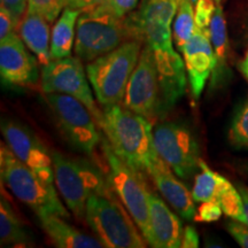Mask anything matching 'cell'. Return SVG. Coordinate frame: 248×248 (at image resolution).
<instances>
[{
    "mask_svg": "<svg viewBox=\"0 0 248 248\" xmlns=\"http://www.w3.org/2000/svg\"><path fill=\"white\" fill-rule=\"evenodd\" d=\"M98 124L113 151L132 168L148 172L160 157L154 145L153 123L146 117L114 105L104 107Z\"/></svg>",
    "mask_w": 248,
    "mask_h": 248,
    "instance_id": "cell-1",
    "label": "cell"
},
{
    "mask_svg": "<svg viewBox=\"0 0 248 248\" xmlns=\"http://www.w3.org/2000/svg\"><path fill=\"white\" fill-rule=\"evenodd\" d=\"M113 188L93 193L85 209V221L107 248H144L147 241Z\"/></svg>",
    "mask_w": 248,
    "mask_h": 248,
    "instance_id": "cell-2",
    "label": "cell"
},
{
    "mask_svg": "<svg viewBox=\"0 0 248 248\" xmlns=\"http://www.w3.org/2000/svg\"><path fill=\"white\" fill-rule=\"evenodd\" d=\"M142 46L140 40H128L86 64L90 84L99 104L104 107L122 105L126 85L137 66Z\"/></svg>",
    "mask_w": 248,
    "mask_h": 248,
    "instance_id": "cell-3",
    "label": "cell"
},
{
    "mask_svg": "<svg viewBox=\"0 0 248 248\" xmlns=\"http://www.w3.org/2000/svg\"><path fill=\"white\" fill-rule=\"evenodd\" d=\"M1 178L18 200L29 206L37 217L55 215L68 219L70 214L60 201L53 183H48L18 160L11 148L1 145Z\"/></svg>",
    "mask_w": 248,
    "mask_h": 248,
    "instance_id": "cell-4",
    "label": "cell"
},
{
    "mask_svg": "<svg viewBox=\"0 0 248 248\" xmlns=\"http://www.w3.org/2000/svg\"><path fill=\"white\" fill-rule=\"evenodd\" d=\"M51 153L59 193L77 218H85L89 198L93 193H104L111 188L107 173L105 175L88 160L74 159L55 151Z\"/></svg>",
    "mask_w": 248,
    "mask_h": 248,
    "instance_id": "cell-5",
    "label": "cell"
},
{
    "mask_svg": "<svg viewBox=\"0 0 248 248\" xmlns=\"http://www.w3.org/2000/svg\"><path fill=\"white\" fill-rule=\"evenodd\" d=\"M131 39L125 17H117L97 4L79 15L74 51L77 58L89 63Z\"/></svg>",
    "mask_w": 248,
    "mask_h": 248,
    "instance_id": "cell-6",
    "label": "cell"
},
{
    "mask_svg": "<svg viewBox=\"0 0 248 248\" xmlns=\"http://www.w3.org/2000/svg\"><path fill=\"white\" fill-rule=\"evenodd\" d=\"M102 151L107 161V177L110 187L128 210L147 244L152 246L150 222V193L139 170L130 167L110 147L107 140L102 141Z\"/></svg>",
    "mask_w": 248,
    "mask_h": 248,
    "instance_id": "cell-7",
    "label": "cell"
},
{
    "mask_svg": "<svg viewBox=\"0 0 248 248\" xmlns=\"http://www.w3.org/2000/svg\"><path fill=\"white\" fill-rule=\"evenodd\" d=\"M46 101L63 137L76 150L92 155L100 141L95 117L78 99L62 93H46Z\"/></svg>",
    "mask_w": 248,
    "mask_h": 248,
    "instance_id": "cell-8",
    "label": "cell"
},
{
    "mask_svg": "<svg viewBox=\"0 0 248 248\" xmlns=\"http://www.w3.org/2000/svg\"><path fill=\"white\" fill-rule=\"evenodd\" d=\"M159 156L181 179H188L200 169V147L193 132L185 124L164 122L153 131Z\"/></svg>",
    "mask_w": 248,
    "mask_h": 248,
    "instance_id": "cell-9",
    "label": "cell"
},
{
    "mask_svg": "<svg viewBox=\"0 0 248 248\" xmlns=\"http://www.w3.org/2000/svg\"><path fill=\"white\" fill-rule=\"evenodd\" d=\"M122 106L154 123L164 116L162 93L153 51L144 44L138 63L126 85Z\"/></svg>",
    "mask_w": 248,
    "mask_h": 248,
    "instance_id": "cell-10",
    "label": "cell"
},
{
    "mask_svg": "<svg viewBox=\"0 0 248 248\" xmlns=\"http://www.w3.org/2000/svg\"><path fill=\"white\" fill-rule=\"evenodd\" d=\"M82 60L77 57L52 59L43 66L40 83L45 93H62L78 99L95 117L97 123L101 117L90 88L86 69Z\"/></svg>",
    "mask_w": 248,
    "mask_h": 248,
    "instance_id": "cell-11",
    "label": "cell"
},
{
    "mask_svg": "<svg viewBox=\"0 0 248 248\" xmlns=\"http://www.w3.org/2000/svg\"><path fill=\"white\" fill-rule=\"evenodd\" d=\"M1 133L7 146L18 160L26 163L44 181L54 182L52 153L28 126L16 121L2 120Z\"/></svg>",
    "mask_w": 248,
    "mask_h": 248,
    "instance_id": "cell-12",
    "label": "cell"
},
{
    "mask_svg": "<svg viewBox=\"0 0 248 248\" xmlns=\"http://www.w3.org/2000/svg\"><path fill=\"white\" fill-rule=\"evenodd\" d=\"M27 47L16 32L0 39V76L4 84L11 86L37 84L39 61Z\"/></svg>",
    "mask_w": 248,
    "mask_h": 248,
    "instance_id": "cell-13",
    "label": "cell"
},
{
    "mask_svg": "<svg viewBox=\"0 0 248 248\" xmlns=\"http://www.w3.org/2000/svg\"><path fill=\"white\" fill-rule=\"evenodd\" d=\"M153 51L162 93L163 111L167 114L183 97L187 77L184 59L175 51L172 40L148 45Z\"/></svg>",
    "mask_w": 248,
    "mask_h": 248,
    "instance_id": "cell-14",
    "label": "cell"
},
{
    "mask_svg": "<svg viewBox=\"0 0 248 248\" xmlns=\"http://www.w3.org/2000/svg\"><path fill=\"white\" fill-rule=\"evenodd\" d=\"M181 53L185 62L192 94L195 99H199L216 64L209 30L197 27Z\"/></svg>",
    "mask_w": 248,
    "mask_h": 248,
    "instance_id": "cell-15",
    "label": "cell"
},
{
    "mask_svg": "<svg viewBox=\"0 0 248 248\" xmlns=\"http://www.w3.org/2000/svg\"><path fill=\"white\" fill-rule=\"evenodd\" d=\"M148 175L153 179L155 186L162 197L168 201L176 213L186 221L194 219L197 208L192 192L188 191L184 183L172 171V169L159 157L151 169Z\"/></svg>",
    "mask_w": 248,
    "mask_h": 248,
    "instance_id": "cell-16",
    "label": "cell"
},
{
    "mask_svg": "<svg viewBox=\"0 0 248 248\" xmlns=\"http://www.w3.org/2000/svg\"><path fill=\"white\" fill-rule=\"evenodd\" d=\"M150 222L153 238L152 247H182V238L184 233L183 223L154 192L150 193Z\"/></svg>",
    "mask_w": 248,
    "mask_h": 248,
    "instance_id": "cell-17",
    "label": "cell"
},
{
    "mask_svg": "<svg viewBox=\"0 0 248 248\" xmlns=\"http://www.w3.org/2000/svg\"><path fill=\"white\" fill-rule=\"evenodd\" d=\"M40 226L57 247L60 248H102L104 244L75 226L70 225L66 218L55 215L39 216Z\"/></svg>",
    "mask_w": 248,
    "mask_h": 248,
    "instance_id": "cell-18",
    "label": "cell"
},
{
    "mask_svg": "<svg viewBox=\"0 0 248 248\" xmlns=\"http://www.w3.org/2000/svg\"><path fill=\"white\" fill-rule=\"evenodd\" d=\"M209 37L212 40L214 53H215L216 64L212 74V84L210 88L216 89L219 85L225 84L230 75V69L228 67L229 60V36L228 27L223 8L217 5L212 21L209 24Z\"/></svg>",
    "mask_w": 248,
    "mask_h": 248,
    "instance_id": "cell-19",
    "label": "cell"
},
{
    "mask_svg": "<svg viewBox=\"0 0 248 248\" xmlns=\"http://www.w3.org/2000/svg\"><path fill=\"white\" fill-rule=\"evenodd\" d=\"M20 36L43 66L52 60L49 22L42 15L27 11L20 24Z\"/></svg>",
    "mask_w": 248,
    "mask_h": 248,
    "instance_id": "cell-20",
    "label": "cell"
},
{
    "mask_svg": "<svg viewBox=\"0 0 248 248\" xmlns=\"http://www.w3.org/2000/svg\"><path fill=\"white\" fill-rule=\"evenodd\" d=\"M181 0H141L135 11L125 17L130 33L148 23H163L171 26ZM132 37V35H131Z\"/></svg>",
    "mask_w": 248,
    "mask_h": 248,
    "instance_id": "cell-21",
    "label": "cell"
},
{
    "mask_svg": "<svg viewBox=\"0 0 248 248\" xmlns=\"http://www.w3.org/2000/svg\"><path fill=\"white\" fill-rule=\"evenodd\" d=\"M82 11L64 7L51 33V57L62 59L71 55L76 39L77 21Z\"/></svg>",
    "mask_w": 248,
    "mask_h": 248,
    "instance_id": "cell-22",
    "label": "cell"
},
{
    "mask_svg": "<svg viewBox=\"0 0 248 248\" xmlns=\"http://www.w3.org/2000/svg\"><path fill=\"white\" fill-rule=\"evenodd\" d=\"M31 239L22 221L7 199L0 200V244L1 246H26Z\"/></svg>",
    "mask_w": 248,
    "mask_h": 248,
    "instance_id": "cell-23",
    "label": "cell"
},
{
    "mask_svg": "<svg viewBox=\"0 0 248 248\" xmlns=\"http://www.w3.org/2000/svg\"><path fill=\"white\" fill-rule=\"evenodd\" d=\"M229 181L218 172H215L201 160L200 172L195 176L192 197L195 202H207L217 200L219 192Z\"/></svg>",
    "mask_w": 248,
    "mask_h": 248,
    "instance_id": "cell-24",
    "label": "cell"
},
{
    "mask_svg": "<svg viewBox=\"0 0 248 248\" xmlns=\"http://www.w3.org/2000/svg\"><path fill=\"white\" fill-rule=\"evenodd\" d=\"M195 29H197V24H195L194 17V6L191 0H181L177 13L173 18L172 29L173 43L179 52L193 36Z\"/></svg>",
    "mask_w": 248,
    "mask_h": 248,
    "instance_id": "cell-25",
    "label": "cell"
},
{
    "mask_svg": "<svg viewBox=\"0 0 248 248\" xmlns=\"http://www.w3.org/2000/svg\"><path fill=\"white\" fill-rule=\"evenodd\" d=\"M229 144L235 150L248 151V99L234 111L228 130Z\"/></svg>",
    "mask_w": 248,
    "mask_h": 248,
    "instance_id": "cell-26",
    "label": "cell"
},
{
    "mask_svg": "<svg viewBox=\"0 0 248 248\" xmlns=\"http://www.w3.org/2000/svg\"><path fill=\"white\" fill-rule=\"evenodd\" d=\"M223 210V214L231 219L238 221L247 225L246 214H245L244 201L238 187H234L230 182L219 192L217 200Z\"/></svg>",
    "mask_w": 248,
    "mask_h": 248,
    "instance_id": "cell-27",
    "label": "cell"
},
{
    "mask_svg": "<svg viewBox=\"0 0 248 248\" xmlns=\"http://www.w3.org/2000/svg\"><path fill=\"white\" fill-rule=\"evenodd\" d=\"M66 7V0H28L27 11L33 12L53 23Z\"/></svg>",
    "mask_w": 248,
    "mask_h": 248,
    "instance_id": "cell-28",
    "label": "cell"
},
{
    "mask_svg": "<svg viewBox=\"0 0 248 248\" xmlns=\"http://www.w3.org/2000/svg\"><path fill=\"white\" fill-rule=\"evenodd\" d=\"M194 6L195 24L200 29H209L210 21L217 7L214 0H198Z\"/></svg>",
    "mask_w": 248,
    "mask_h": 248,
    "instance_id": "cell-29",
    "label": "cell"
},
{
    "mask_svg": "<svg viewBox=\"0 0 248 248\" xmlns=\"http://www.w3.org/2000/svg\"><path fill=\"white\" fill-rule=\"evenodd\" d=\"M99 4L115 16L124 18L137 8L139 0H101Z\"/></svg>",
    "mask_w": 248,
    "mask_h": 248,
    "instance_id": "cell-30",
    "label": "cell"
},
{
    "mask_svg": "<svg viewBox=\"0 0 248 248\" xmlns=\"http://www.w3.org/2000/svg\"><path fill=\"white\" fill-rule=\"evenodd\" d=\"M223 210L219 206L218 201H207V202H201L200 207L195 214L194 221L202 223H212L216 222L221 218Z\"/></svg>",
    "mask_w": 248,
    "mask_h": 248,
    "instance_id": "cell-31",
    "label": "cell"
},
{
    "mask_svg": "<svg viewBox=\"0 0 248 248\" xmlns=\"http://www.w3.org/2000/svg\"><path fill=\"white\" fill-rule=\"evenodd\" d=\"M235 31L241 44L248 47V0L239 8L234 20Z\"/></svg>",
    "mask_w": 248,
    "mask_h": 248,
    "instance_id": "cell-32",
    "label": "cell"
},
{
    "mask_svg": "<svg viewBox=\"0 0 248 248\" xmlns=\"http://www.w3.org/2000/svg\"><path fill=\"white\" fill-rule=\"evenodd\" d=\"M226 230L238 245L243 248H248V226L234 219L226 223Z\"/></svg>",
    "mask_w": 248,
    "mask_h": 248,
    "instance_id": "cell-33",
    "label": "cell"
},
{
    "mask_svg": "<svg viewBox=\"0 0 248 248\" xmlns=\"http://www.w3.org/2000/svg\"><path fill=\"white\" fill-rule=\"evenodd\" d=\"M1 7L7 9L14 17L17 26L22 22V18L28 8V0H0Z\"/></svg>",
    "mask_w": 248,
    "mask_h": 248,
    "instance_id": "cell-34",
    "label": "cell"
},
{
    "mask_svg": "<svg viewBox=\"0 0 248 248\" xmlns=\"http://www.w3.org/2000/svg\"><path fill=\"white\" fill-rule=\"evenodd\" d=\"M17 27V23L15 22L12 14L6 8L0 7V39L15 32Z\"/></svg>",
    "mask_w": 248,
    "mask_h": 248,
    "instance_id": "cell-35",
    "label": "cell"
},
{
    "mask_svg": "<svg viewBox=\"0 0 248 248\" xmlns=\"http://www.w3.org/2000/svg\"><path fill=\"white\" fill-rule=\"evenodd\" d=\"M197 247H199V234L193 226H186L182 238V248Z\"/></svg>",
    "mask_w": 248,
    "mask_h": 248,
    "instance_id": "cell-36",
    "label": "cell"
},
{
    "mask_svg": "<svg viewBox=\"0 0 248 248\" xmlns=\"http://www.w3.org/2000/svg\"><path fill=\"white\" fill-rule=\"evenodd\" d=\"M100 1L101 0H66V7L84 11L86 8L93 7Z\"/></svg>",
    "mask_w": 248,
    "mask_h": 248,
    "instance_id": "cell-37",
    "label": "cell"
},
{
    "mask_svg": "<svg viewBox=\"0 0 248 248\" xmlns=\"http://www.w3.org/2000/svg\"><path fill=\"white\" fill-rule=\"evenodd\" d=\"M238 70L240 71V74L248 83V47L246 49V53H245L243 60L238 63Z\"/></svg>",
    "mask_w": 248,
    "mask_h": 248,
    "instance_id": "cell-38",
    "label": "cell"
},
{
    "mask_svg": "<svg viewBox=\"0 0 248 248\" xmlns=\"http://www.w3.org/2000/svg\"><path fill=\"white\" fill-rule=\"evenodd\" d=\"M238 190H239L241 198H243V201H244V208H245V214H246L247 226H248V187L246 185L239 184L238 185Z\"/></svg>",
    "mask_w": 248,
    "mask_h": 248,
    "instance_id": "cell-39",
    "label": "cell"
},
{
    "mask_svg": "<svg viewBox=\"0 0 248 248\" xmlns=\"http://www.w3.org/2000/svg\"><path fill=\"white\" fill-rule=\"evenodd\" d=\"M216 2V5H221L222 4V0H214Z\"/></svg>",
    "mask_w": 248,
    "mask_h": 248,
    "instance_id": "cell-40",
    "label": "cell"
},
{
    "mask_svg": "<svg viewBox=\"0 0 248 248\" xmlns=\"http://www.w3.org/2000/svg\"><path fill=\"white\" fill-rule=\"evenodd\" d=\"M246 171L248 172V164H247V166H246Z\"/></svg>",
    "mask_w": 248,
    "mask_h": 248,
    "instance_id": "cell-41",
    "label": "cell"
}]
</instances>
